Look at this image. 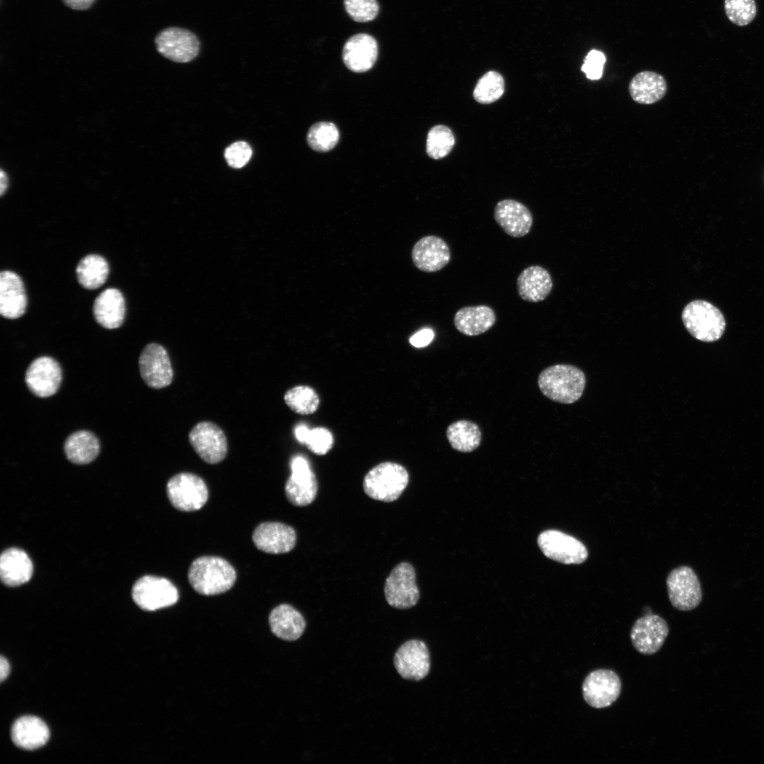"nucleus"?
<instances>
[{
	"label": "nucleus",
	"mask_w": 764,
	"mask_h": 764,
	"mask_svg": "<svg viewBox=\"0 0 764 764\" xmlns=\"http://www.w3.org/2000/svg\"><path fill=\"white\" fill-rule=\"evenodd\" d=\"M393 663L399 675L407 680L420 681L430 669V655L426 644L419 639H411L403 644L396 651Z\"/></svg>",
	"instance_id": "nucleus-16"
},
{
	"label": "nucleus",
	"mask_w": 764,
	"mask_h": 764,
	"mask_svg": "<svg viewBox=\"0 0 764 764\" xmlns=\"http://www.w3.org/2000/svg\"><path fill=\"white\" fill-rule=\"evenodd\" d=\"M139 366L141 378L151 388H163L173 381L170 360L167 351L161 345H147L140 354Z\"/></svg>",
	"instance_id": "nucleus-14"
},
{
	"label": "nucleus",
	"mask_w": 764,
	"mask_h": 764,
	"mask_svg": "<svg viewBox=\"0 0 764 764\" xmlns=\"http://www.w3.org/2000/svg\"><path fill=\"white\" fill-rule=\"evenodd\" d=\"M79 284L88 289L101 286L107 280L109 265L101 255L91 254L83 257L76 268Z\"/></svg>",
	"instance_id": "nucleus-32"
},
{
	"label": "nucleus",
	"mask_w": 764,
	"mask_h": 764,
	"mask_svg": "<svg viewBox=\"0 0 764 764\" xmlns=\"http://www.w3.org/2000/svg\"><path fill=\"white\" fill-rule=\"evenodd\" d=\"M455 144V137L447 126L438 125L432 127L427 134L426 151L433 159H441L447 156Z\"/></svg>",
	"instance_id": "nucleus-36"
},
{
	"label": "nucleus",
	"mask_w": 764,
	"mask_h": 764,
	"mask_svg": "<svg viewBox=\"0 0 764 764\" xmlns=\"http://www.w3.org/2000/svg\"><path fill=\"white\" fill-rule=\"evenodd\" d=\"M724 11L731 23L744 26L754 19L757 7L755 0H724Z\"/></svg>",
	"instance_id": "nucleus-37"
},
{
	"label": "nucleus",
	"mask_w": 764,
	"mask_h": 764,
	"mask_svg": "<svg viewBox=\"0 0 764 764\" xmlns=\"http://www.w3.org/2000/svg\"><path fill=\"white\" fill-rule=\"evenodd\" d=\"M286 405L299 415L315 412L319 406V398L316 391L307 386H297L288 390L284 396Z\"/></svg>",
	"instance_id": "nucleus-33"
},
{
	"label": "nucleus",
	"mask_w": 764,
	"mask_h": 764,
	"mask_svg": "<svg viewBox=\"0 0 764 764\" xmlns=\"http://www.w3.org/2000/svg\"><path fill=\"white\" fill-rule=\"evenodd\" d=\"M189 441L196 453L204 462L216 464L227 453V439L223 430L211 422L197 423L189 433Z\"/></svg>",
	"instance_id": "nucleus-11"
},
{
	"label": "nucleus",
	"mask_w": 764,
	"mask_h": 764,
	"mask_svg": "<svg viewBox=\"0 0 764 764\" xmlns=\"http://www.w3.org/2000/svg\"><path fill=\"white\" fill-rule=\"evenodd\" d=\"M538 545L547 557L562 564H581L588 557L581 541L557 530L543 531L538 537Z\"/></svg>",
	"instance_id": "nucleus-8"
},
{
	"label": "nucleus",
	"mask_w": 764,
	"mask_h": 764,
	"mask_svg": "<svg viewBox=\"0 0 764 764\" xmlns=\"http://www.w3.org/2000/svg\"><path fill=\"white\" fill-rule=\"evenodd\" d=\"M340 139L338 129L332 122H320L313 125L307 133V143L314 151L327 152L332 149Z\"/></svg>",
	"instance_id": "nucleus-34"
},
{
	"label": "nucleus",
	"mask_w": 764,
	"mask_h": 764,
	"mask_svg": "<svg viewBox=\"0 0 764 764\" xmlns=\"http://www.w3.org/2000/svg\"><path fill=\"white\" fill-rule=\"evenodd\" d=\"M494 217L504 232L514 238L526 236L533 225V216L529 209L514 199L499 202L494 207Z\"/></svg>",
	"instance_id": "nucleus-20"
},
{
	"label": "nucleus",
	"mask_w": 764,
	"mask_h": 764,
	"mask_svg": "<svg viewBox=\"0 0 764 764\" xmlns=\"http://www.w3.org/2000/svg\"><path fill=\"white\" fill-rule=\"evenodd\" d=\"M158 52L175 62H189L198 54L199 42L195 34L180 28H168L155 38Z\"/></svg>",
	"instance_id": "nucleus-13"
},
{
	"label": "nucleus",
	"mask_w": 764,
	"mask_h": 764,
	"mask_svg": "<svg viewBox=\"0 0 764 764\" xmlns=\"http://www.w3.org/2000/svg\"><path fill=\"white\" fill-rule=\"evenodd\" d=\"M628 89L635 102L650 105L664 98L667 91V84L661 74L651 71H644L637 74L631 79Z\"/></svg>",
	"instance_id": "nucleus-29"
},
{
	"label": "nucleus",
	"mask_w": 764,
	"mask_h": 764,
	"mask_svg": "<svg viewBox=\"0 0 764 764\" xmlns=\"http://www.w3.org/2000/svg\"><path fill=\"white\" fill-rule=\"evenodd\" d=\"M269 624L272 633L286 641L300 638L306 625L301 613L289 604L275 607L269 615Z\"/></svg>",
	"instance_id": "nucleus-26"
},
{
	"label": "nucleus",
	"mask_w": 764,
	"mask_h": 764,
	"mask_svg": "<svg viewBox=\"0 0 764 764\" xmlns=\"http://www.w3.org/2000/svg\"><path fill=\"white\" fill-rule=\"evenodd\" d=\"M27 296L23 282L14 272L0 274V313L8 319L21 317L26 311Z\"/></svg>",
	"instance_id": "nucleus-22"
},
{
	"label": "nucleus",
	"mask_w": 764,
	"mask_h": 764,
	"mask_svg": "<svg viewBox=\"0 0 764 764\" xmlns=\"http://www.w3.org/2000/svg\"><path fill=\"white\" fill-rule=\"evenodd\" d=\"M606 60V56L602 52L592 50L586 56L581 71L589 79L598 80L602 76Z\"/></svg>",
	"instance_id": "nucleus-41"
},
{
	"label": "nucleus",
	"mask_w": 764,
	"mask_h": 764,
	"mask_svg": "<svg viewBox=\"0 0 764 764\" xmlns=\"http://www.w3.org/2000/svg\"><path fill=\"white\" fill-rule=\"evenodd\" d=\"M504 92L503 76L497 71H490L478 80L473 95L478 103L490 104L500 98Z\"/></svg>",
	"instance_id": "nucleus-35"
},
{
	"label": "nucleus",
	"mask_w": 764,
	"mask_h": 764,
	"mask_svg": "<svg viewBox=\"0 0 764 764\" xmlns=\"http://www.w3.org/2000/svg\"><path fill=\"white\" fill-rule=\"evenodd\" d=\"M50 738L46 724L34 716L18 719L11 728V739L14 744L25 750H35L43 746Z\"/></svg>",
	"instance_id": "nucleus-27"
},
{
	"label": "nucleus",
	"mask_w": 764,
	"mask_h": 764,
	"mask_svg": "<svg viewBox=\"0 0 764 764\" xmlns=\"http://www.w3.org/2000/svg\"><path fill=\"white\" fill-rule=\"evenodd\" d=\"M290 468L291 474L284 486L286 498L294 506L311 504L317 494L318 482L308 461L301 456H295L290 461Z\"/></svg>",
	"instance_id": "nucleus-12"
},
{
	"label": "nucleus",
	"mask_w": 764,
	"mask_h": 764,
	"mask_svg": "<svg viewBox=\"0 0 764 764\" xmlns=\"http://www.w3.org/2000/svg\"><path fill=\"white\" fill-rule=\"evenodd\" d=\"M344 5L348 15L359 23L373 21L379 11L376 0H344Z\"/></svg>",
	"instance_id": "nucleus-38"
},
{
	"label": "nucleus",
	"mask_w": 764,
	"mask_h": 764,
	"mask_svg": "<svg viewBox=\"0 0 764 764\" xmlns=\"http://www.w3.org/2000/svg\"><path fill=\"white\" fill-rule=\"evenodd\" d=\"M62 380V371L59 364L52 357L47 356L33 361L25 376L29 390L40 398L54 395L60 387Z\"/></svg>",
	"instance_id": "nucleus-17"
},
{
	"label": "nucleus",
	"mask_w": 764,
	"mask_h": 764,
	"mask_svg": "<svg viewBox=\"0 0 764 764\" xmlns=\"http://www.w3.org/2000/svg\"><path fill=\"white\" fill-rule=\"evenodd\" d=\"M496 314L486 305L465 306L456 311L453 323L458 331L467 336L481 335L494 325Z\"/></svg>",
	"instance_id": "nucleus-25"
},
{
	"label": "nucleus",
	"mask_w": 764,
	"mask_h": 764,
	"mask_svg": "<svg viewBox=\"0 0 764 764\" xmlns=\"http://www.w3.org/2000/svg\"><path fill=\"white\" fill-rule=\"evenodd\" d=\"M171 504L182 511L201 509L208 499V489L204 481L190 473H181L172 477L166 485Z\"/></svg>",
	"instance_id": "nucleus-5"
},
{
	"label": "nucleus",
	"mask_w": 764,
	"mask_h": 764,
	"mask_svg": "<svg viewBox=\"0 0 764 764\" xmlns=\"http://www.w3.org/2000/svg\"><path fill=\"white\" fill-rule=\"evenodd\" d=\"M621 681L610 669H597L590 672L582 683V695L591 707L602 709L611 705L620 696Z\"/></svg>",
	"instance_id": "nucleus-10"
},
{
	"label": "nucleus",
	"mask_w": 764,
	"mask_h": 764,
	"mask_svg": "<svg viewBox=\"0 0 764 764\" xmlns=\"http://www.w3.org/2000/svg\"><path fill=\"white\" fill-rule=\"evenodd\" d=\"M415 266L424 272H434L443 269L451 260V251L446 242L436 236L420 238L412 249Z\"/></svg>",
	"instance_id": "nucleus-19"
},
{
	"label": "nucleus",
	"mask_w": 764,
	"mask_h": 764,
	"mask_svg": "<svg viewBox=\"0 0 764 764\" xmlns=\"http://www.w3.org/2000/svg\"><path fill=\"white\" fill-rule=\"evenodd\" d=\"M552 285V279L549 272L539 265H532L525 268L516 279V288L519 297L531 303H537L545 299L551 292Z\"/></svg>",
	"instance_id": "nucleus-23"
},
{
	"label": "nucleus",
	"mask_w": 764,
	"mask_h": 764,
	"mask_svg": "<svg viewBox=\"0 0 764 764\" xmlns=\"http://www.w3.org/2000/svg\"><path fill=\"white\" fill-rule=\"evenodd\" d=\"M384 594L388 603L395 608L407 609L417 604L419 591L412 565L400 562L392 569L385 581Z\"/></svg>",
	"instance_id": "nucleus-6"
},
{
	"label": "nucleus",
	"mask_w": 764,
	"mask_h": 764,
	"mask_svg": "<svg viewBox=\"0 0 764 764\" xmlns=\"http://www.w3.org/2000/svg\"><path fill=\"white\" fill-rule=\"evenodd\" d=\"M33 571L32 562L23 550L9 548L2 552L0 576L4 584L8 586H20L30 580Z\"/></svg>",
	"instance_id": "nucleus-28"
},
{
	"label": "nucleus",
	"mask_w": 764,
	"mask_h": 764,
	"mask_svg": "<svg viewBox=\"0 0 764 764\" xmlns=\"http://www.w3.org/2000/svg\"><path fill=\"white\" fill-rule=\"evenodd\" d=\"M64 450L67 459L76 464H88L98 456L100 444L96 436L86 430L77 431L66 439Z\"/></svg>",
	"instance_id": "nucleus-30"
},
{
	"label": "nucleus",
	"mask_w": 764,
	"mask_h": 764,
	"mask_svg": "<svg viewBox=\"0 0 764 764\" xmlns=\"http://www.w3.org/2000/svg\"><path fill=\"white\" fill-rule=\"evenodd\" d=\"M256 548L270 554H282L291 551L296 542L294 529L280 522H265L258 525L253 533Z\"/></svg>",
	"instance_id": "nucleus-18"
},
{
	"label": "nucleus",
	"mask_w": 764,
	"mask_h": 764,
	"mask_svg": "<svg viewBox=\"0 0 764 764\" xmlns=\"http://www.w3.org/2000/svg\"><path fill=\"white\" fill-rule=\"evenodd\" d=\"M378 57V43L366 33H358L350 37L342 50V60L352 71L362 73L374 65Z\"/></svg>",
	"instance_id": "nucleus-21"
},
{
	"label": "nucleus",
	"mask_w": 764,
	"mask_h": 764,
	"mask_svg": "<svg viewBox=\"0 0 764 764\" xmlns=\"http://www.w3.org/2000/svg\"><path fill=\"white\" fill-rule=\"evenodd\" d=\"M97 323L108 329L120 327L125 316V300L122 292L115 288L103 291L95 299L93 307Z\"/></svg>",
	"instance_id": "nucleus-24"
},
{
	"label": "nucleus",
	"mask_w": 764,
	"mask_h": 764,
	"mask_svg": "<svg viewBox=\"0 0 764 764\" xmlns=\"http://www.w3.org/2000/svg\"><path fill=\"white\" fill-rule=\"evenodd\" d=\"M409 481L407 470L393 462L381 463L371 469L363 480L364 492L371 499L393 502L401 495Z\"/></svg>",
	"instance_id": "nucleus-3"
},
{
	"label": "nucleus",
	"mask_w": 764,
	"mask_h": 764,
	"mask_svg": "<svg viewBox=\"0 0 764 764\" xmlns=\"http://www.w3.org/2000/svg\"><path fill=\"white\" fill-rule=\"evenodd\" d=\"M10 666L6 658L3 656L0 659V680L1 682L4 681L9 674Z\"/></svg>",
	"instance_id": "nucleus-45"
},
{
	"label": "nucleus",
	"mask_w": 764,
	"mask_h": 764,
	"mask_svg": "<svg viewBox=\"0 0 764 764\" xmlns=\"http://www.w3.org/2000/svg\"><path fill=\"white\" fill-rule=\"evenodd\" d=\"M305 444L315 454L325 455L333 446V436L325 427H316L310 430Z\"/></svg>",
	"instance_id": "nucleus-39"
},
{
	"label": "nucleus",
	"mask_w": 764,
	"mask_h": 764,
	"mask_svg": "<svg viewBox=\"0 0 764 764\" xmlns=\"http://www.w3.org/2000/svg\"><path fill=\"white\" fill-rule=\"evenodd\" d=\"M538 385L548 399L562 404H572L583 394L586 386L584 373L570 364H555L543 369Z\"/></svg>",
	"instance_id": "nucleus-1"
},
{
	"label": "nucleus",
	"mask_w": 764,
	"mask_h": 764,
	"mask_svg": "<svg viewBox=\"0 0 764 764\" xmlns=\"http://www.w3.org/2000/svg\"><path fill=\"white\" fill-rule=\"evenodd\" d=\"M434 333L429 328H424L414 334L409 340L410 343L415 347L427 346L434 339Z\"/></svg>",
	"instance_id": "nucleus-42"
},
{
	"label": "nucleus",
	"mask_w": 764,
	"mask_h": 764,
	"mask_svg": "<svg viewBox=\"0 0 764 764\" xmlns=\"http://www.w3.org/2000/svg\"><path fill=\"white\" fill-rule=\"evenodd\" d=\"M251 156V147L243 141L231 144L224 151V158L228 165L233 168H241L245 166Z\"/></svg>",
	"instance_id": "nucleus-40"
},
{
	"label": "nucleus",
	"mask_w": 764,
	"mask_h": 764,
	"mask_svg": "<svg viewBox=\"0 0 764 764\" xmlns=\"http://www.w3.org/2000/svg\"><path fill=\"white\" fill-rule=\"evenodd\" d=\"M0 180V194L2 196L6 190L8 185V176L3 170H1Z\"/></svg>",
	"instance_id": "nucleus-46"
},
{
	"label": "nucleus",
	"mask_w": 764,
	"mask_h": 764,
	"mask_svg": "<svg viewBox=\"0 0 764 764\" xmlns=\"http://www.w3.org/2000/svg\"><path fill=\"white\" fill-rule=\"evenodd\" d=\"M681 317L688 332L702 342L717 341L725 330L726 321L720 310L705 300H694L688 303Z\"/></svg>",
	"instance_id": "nucleus-4"
},
{
	"label": "nucleus",
	"mask_w": 764,
	"mask_h": 764,
	"mask_svg": "<svg viewBox=\"0 0 764 764\" xmlns=\"http://www.w3.org/2000/svg\"><path fill=\"white\" fill-rule=\"evenodd\" d=\"M446 437L453 449L470 453L480 445L482 433L477 424L461 419L449 424L446 429Z\"/></svg>",
	"instance_id": "nucleus-31"
},
{
	"label": "nucleus",
	"mask_w": 764,
	"mask_h": 764,
	"mask_svg": "<svg viewBox=\"0 0 764 764\" xmlns=\"http://www.w3.org/2000/svg\"><path fill=\"white\" fill-rule=\"evenodd\" d=\"M668 631V624L664 618L648 613L634 623L630 632V640L638 652L652 655L661 648Z\"/></svg>",
	"instance_id": "nucleus-15"
},
{
	"label": "nucleus",
	"mask_w": 764,
	"mask_h": 764,
	"mask_svg": "<svg viewBox=\"0 0 764 764\" xmlns=\"http://www.w3.org/2000/svg\"><path fill=\"white\" fill-rule=\"evenodd\" d=\"M69 8L74 10H86L90 8L95 0H62Z\"/></svg>",
	"instance_id": "nucleus-43"
},
{
	"label": "nucleus",
	"mask_w": 764,
	"mask_h": 764,
	"mask_svg": "<svg viewBox=\"0 0 764 764\" xmlns=\"http://www.w3.org/2000/svg\"><path fill=\"white\" fill-rule=\"evenodd\" d=\"M310 429L305 424H299L294 428V434L296 439L301 444H305L308 436Z\"/></svg>",
	"instance_id": "nucleus-44"
},
{
	"label": "nucleus",
	"mask_w": 764,
	"mask_h": 764,
	"mask_svg": "<svg viewBox=\"0 0 764 764\" xmlns=\"http://www.w3.org/2000/svg\"><path fill=\"white\" fill-rule=\"evenodd\" d=\"M132 598L141 609L154 611L173 606L177 603L179 594L175 586L168 579L147 575L134 584Z\"/></svg>",
	"instance_id": "nucleus-7"
},
{
	"label": "nucleus",
	"mask_w": 764,
	"mask_h": 764,
	"mask_svg": "<svg viewBox=\"0 0 764 764\" xmlns=\"http://www.w3.org/2000/svg\"><path fill=\"white\" fill-rule=\"evenodd\" d=\"M666 584L669 600L676 609L688 611L700 603L702 595L700 581L690 567L681 566L672 570Z\"/></svg>",
	"instance_id": "nucleus-9"
},
{
	"label": "nucleus",
	"mask_w": 764,
	"mask_h": 764,
	"mask_svg": "<svg viewBox=\"0 0 764 764\" xmlns=\"http://www.w3.org/2000/svg\"><path fill=\"white\" fill-rule=\"evenodd\" d=\"M236 579L233 566L216 556H202L195 560L188 570V580L195 591L212 596L229 590Z\"/></svg>",
	"instance_id": "nucleus-2"
}]
</instances>
